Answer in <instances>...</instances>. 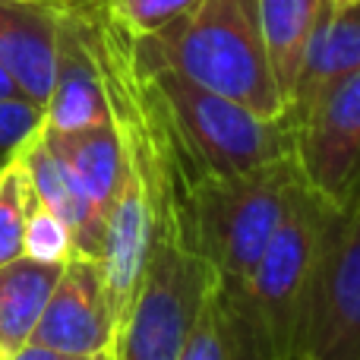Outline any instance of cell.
Here are the masks:
<instances>
[{"instance_id": "obj_1", "label": "cell", "mask_w": 360, "mask_h": 360, "mask_svg": "<svg viewBox=\"0 0 360 360\" xmlns=\"http://www.w3.org/2000/svg\"><path fill=\"white\" fill-rule=\"evenodd\" d=\"M130 51L143 76L177 73L262 117H288L262 41L259 0H199L165 29L130 35Z\"/></svg>"}, {"instance_id": "obj_2", "label": "cell", "mask_w": 360, "mask_h": 360, "mask_svg": "<svg viewBox=\"0 0 360 360\" xmlns=\"http://www.w3.org/2000/svg\"><path fill=\"white\" fill-rule=\"evenodd\" d=\"M307 184L297 155L231 177H199L184 193V240L224 285H243Z\"/></svg>"}, {"instance_id": "obj_3", "label": "cell", "mask_w": 360, "mask_h": 360, "mask_svg": "<svg viewBox=\"0 0 360 360\" xmlns=\"http://www.w3.org/2000/svg\"><path fill=\"white\" fill-rule=\"evenodd\" d=\"M190 180L231 177L294 155V124L262 117L240 101L202 89L177 73H152Z\"/></svg>"}, {"instance_id": "obj_4", "label": "cell", "mask_w": 360, "mask_h": 360, "mask_svg": "<svg viewBox=\"0 0 360 360\" xmlns=\"http://www.w3.org/2000/svg\"><path fill=\"white\" fill-rule=\"evenodd\" d=\"M335 212L338 209L329 199L319 196L310 184H304L288 218L262 250L250 278L243 285H234L247 300L266 360L300 357V335H304L313 278H316L323 240Z\"/></svg>"}, {"instance_id": "obj_5", "label": "cell", "mask_w": 360, "mask_h": 360, "mask_svg": "<svg viewBox=\"0 0 360 360\" xmlns=\"http://www.w3.org/2000/svg\"><path fill=\"white\" fill-rule=\"evenodd\" d=\"M218 272L180 234H152L139 291L117 329V360H180Z\"/></svg>"}, {"instance_id": "obj_6", "label": "cell", "mask_w": 360, "mask_h": 360, "mask_svg": "<svg viewBox=\"0 0 360 360\" xmlns=\"http://www.w3.org/2000/svg\"><path fill=\"white\" fill-rule=\"evenodd\" d=\"M297 360H360V199L326 231Z\"/></svg>"}, {"instance_id": "obj_7", "label": "cell", "mask_w": 360, "mask_h": 360, "mask_svg": "<svg viewBox=\"0 0 360 360\" xmlns=\"http://www.w3.org/2000/svg\"><path fill=\"white\" fill-rule=\"evenodd\" d=\"M307 184L335 209L360 199V70L323 95L294 127Z\"/></svg>"}, {"instance_id": "obj_8", "label": "cell", "mask_w": 360, "mask_h": 360, "mask_svg": "<svg viewBox=\"0 0 360 360\" xmlns=\"http://www.w3.org/2000/svg\"><path fill=\"white\" fill-rule=\"evenodd\" d=\"M35 345L76 357H95L114 351L117 313L101 259L73 253L60 269L57 288L38 323Z\"/></svg>"}, {"instance_id": "obj_9", "label": "cell", "mask_w": 360, "mask_h": 360, "mask_svg": "<svg viewBox=\"0 0 360 360\" xmlns=\"http://www.w3.org/2000/svg\"><path fill=\"white\" fill-rule=\"evenodd\" d=\"M111 105L105 95L101 70L95 51L89 44L86 25L79 13H60V35H57V73L54 89L44 105L48 130H82V127L108 124Z\"/></svg>"}, {"instance_id": "obj_10", "label": "cell", "mask_w": 360, "mask_h": 360, "mask_svg": "<svg viewBox=\"0 0 360 360\" xmlns=\"http://www.w3.org/2000/svg\"><path fill=\"white\" fill-rule=\"evenodd\" d=\"M360 70V0H326L294 86L288 120L294 127L329 89Z\"/></svg>"}, {"instance_id": "obj_11", "label": "cell", "mask_w": 360, "mask_h": 360, "mask_svg": "<svg viewBox=\"0 0 360 360\" xmlns=\"http://www.w3.org/2000/svg\"><path fill=\"white\" fill-rule=\"evenodd\" d=\"M60 13L44 6L0 0V63L25 101L44 108L57 73Z\"/></svg>"}, {"instance_id": "obj_12", "label": "cell", "mask_w": 360, "mask_h": 360, "mask_svg": "<svg viewBox=\"0 0 360 360\" xmlns=\"http://www.w3.org/2000/svg\"><path fill=\"white\" fill-rule=\"evenodd\" d=\"M19 158H22L25 171H29L38 202L67 221L76 243V253L101 259V250H105V215H101L98 202L86 193V186L73 177V171L44 143L41 130L19 149Z\"/></svg>"}, {"instance_id": "obj_13", "label": "cell", "mask_w": 360, "mask_h": 360, "mask_svg": "<svg viewBox=\"0 0 360 360\" xmlns=\"http://www.w3.org/2000/svg\"><path fill=\"white\" fill-rule=\"evenodd\" d=\"M180 360H266L240 288L218 281L193 323Z\"/></svg>"}, {"instance_id": "obj_14", "label": "cell", "mask_w": 360, "mask_h": 360, "mask_svg": "<svg viewBox=\"0 0 360 360\" xmlns=\"http://www.w3.org/2000/svg\"><path fill=\"white\" fill-rule=\"evenodd\" d=\"M41 136L57 152V158L73 171V177L86 186V193L98 202L101 215H105L127 174L124 146H120V133L114 120L82 127V130H48V127H41Z\"/></svg>"}, {"instance_id": "obj_15", "label": "cell", "mask_w": 360, "mask_h": 360, "mask_svg": "<svg viewBox=\"0 0 360 360\" xmlns=\"http://www.w3.org/2000/svg\"><path fill=\"white\" fill-rule=\"evenodd\" d=\"M63 266L35 262L29 256L0 269V357L25 348L57 288Z\"/></svg>"}, {"instance_id": "obj_16", "label": "cell", "mask_w": 360, "mask_h": 360, "mask_svg": "<svg viewBox=\"0 0 360 360\" xmlns=\"http://www.w3.org/2000/svg\"><path fill=\"white\" fill-rule=\"evenodd\" d=\"M326 0H259V25L266 54L272 63V76L278 92L291 105L300 67L307 57V44L319 22Z\"/></svg>"}, {"instance_id": "obj_17", "label": "cell", "mask_w": 360, "mask_h": 360, "mask_svg": "<svg viewBox=\"0 0 360 360\" xmlns=\"http://www.w3.org/2000/svg\"><path fill=\"white\" fill-rule=\"evenodd\" d=\"M35 205L38 196L22 158H10L0 168V269L22 259L25 224H29V215Z\"/></svg>"}, {"instance_id": "obj_18", "label": "cell", "mask_w": 360, "mask_h": 360, "mask_svg": "<svg viewBox=\"0 0 360 360\" xmlns=\"http://www.w3.org/2000/svg\"><path fill=\"white\" fill-rule=\"evenodd\" d=\"M199 0H105V10L114 22L133 38L152 35V32L171 25L184 13H190Z\"/></svg>"}, {"instance_id": "obj_19", "label": "cell", "mask_w": 360, "mask_h": 360, "mask_svg": "<svg viewBox=\"0 0 360 360\" xmlns=\"http://www.w3.org/2000/svg\"><path fill=\"white\" fill-rule=\"evenodd\" d=\"M73 253H76V243H73L67 221L38 202L29 215V224H25V253L22 256H29L35 262L63 266Z\"/></svg>"}, {"instance_id": "obj_20", "label": "cell", "mask_w": 360, "mask_h": 360, "mask_svg": "<svg viewBox=\"0 0 360 360\" xmlns=\"http://www.w3.org/2000/svg\"><path fill=\"white\" fill-rule=\"evenodd\" d=\"M44 127V108L25 98L0 101V168L19 155L25 143Z\"/></svg>"}, {"instance_id": "obj_21", "label": "cell", "mask_w": 360, "mask_h": 360, "mask_svg": "<svg viewBox=\"0 0 360 360\" xmlns=\"http://www.w3.org/2000/svg\"><path fill=\"white\" fill-rule=\"evenodd\" d=\"M0 360H92V357L63 354V351H54V348H44V345H35V342H29V345H25V348L13 351V354L0 357Z\"/></svg>"}, {"instance_id": "obj_22", "label": "cell", "mask_w": 360, "mask_h": 360, "mask_svg": "<svg viewBox=\"0 0 360 360\" xmlns=\"http://www.w3.org/2000/svg\"><path fill=\"white\" fill-rule=\"evenodd\" d=\"M19 4H32V6H44L51 13H76L79 6H86L89 0H19ZM95 4V0H92Z\"/></svg>"}, {"instance_id": "obj_23", "label": "cell", "mask_w": 360, "mask_h": 360, "mask_svg": "<svg viewBox=\"0 0 360 360\" xmlns=\"http://www.w3.org/2000/svg\"><path fill=\"white\" fill-rule=\"evenodd\" d=\"M13 98H22V92H19V86L13 82V76L4 70V63H0V101H13Z\"/></svg>"}, {"instance_id": "obj_24", "label": "cell", "mask_w": 360, "mask_h": 360, "mask_svg": "<svg viewBox=\"0 0 360 360\" xmlns=\"http://www.w3.org/2000/svg\"><path fill=\"white\" fill-rule=\"evenodd\" d=\"M92 360H117V357H114V351H105V354H95Z\"/></svg>"}, {"instance_id": "obj_25", "label": "cell", "mask_w": 360, "mask_h": 360, "mask_svg": "<svg viewBox=\"0 0 360 360\" xmlns=\"http://www.w3.org/2000/svg\"><path fill=\"white\" fill-rule=\"evenodd\" d=\"M89 4H92V0H89Z\"/></svg>"}]
</instances>
